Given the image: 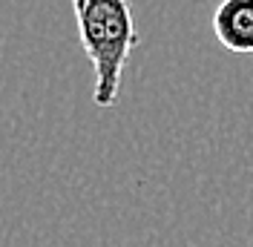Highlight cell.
<instances>
[{
	"mask_svg": "<svg viewBox=\"0 0 253 247\" xmlns=\"http://www.w3.org/2000/svg\"><path fill=\"white\" fill-rule=\"evenodd\" d=\"M213 35L233 55L253 52V0H221L213 12Z\"/></svg>",
	"mask_w": 253,
	"mask_h": 247,
	"instance_id": "2",
	"label": "cell"
},
{
	"mask_svg": "<svg viewBox=\"0 0 253 247\" xmlns=\"http://www.w3.org/2000/svg\"><path fill=\"white\" fill-rule=\"evenodd\" d=\"M81 46L92 63V104L112 107L121 92L129 52L138 46V29L129 0H69Z\"/></svg>",
	"mask_w": 253,
	"mask_h": 247,
	"instance_id": "1",
	"label": "cell"
}]
</instances>
